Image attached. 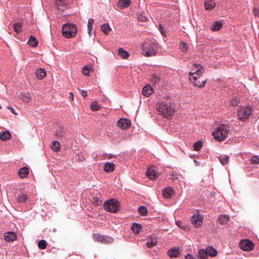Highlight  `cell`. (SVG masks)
Instances as JSON below:
<instances>
[{
    "instance_id": "17",
    "label": "cell",
    "mask_w": 259,
    "mask_h": 259,
    "mask_svg": "<svg viewBox=\"0 0 259 259\" xmlns=\"http://www.w3.org/2000/svg\"><path fill=\"white\" fill-rule=\"evenodd\" d=\"M146 175L149 179L155 180L159 176V171L156 166L150 165L147 168Z\"/></svg>"
},
{
    "instance_id": "7",
    "label": "cell",
    "mask_w": 259,
    "mask_h": 259,
    "mask_svg": "<svg viewBox=\"0 0 259 259\" xmlns=\"http://www.w3.org/2000/svg\"><path fill=\"white\" fill-rule=\"evenodd\" d=\"M82 205L88 215L95 217L99 212L102 203L101 197L94 189L88 190L84 192L82 196Z\"/></svg>"
},
{
    "instance_id": "12",
    "label": "cell",
    "mask_w": 259,
    "mask_h": 259,
    "mask_svg": "<svg viewBox=\"0 0 259 259\" xmlns=\"http://www.w3.org/2000/svg\"><path fill=\"white\" fill-rule=\"evenodd\" d=\"M229 132V130L227 125L221 124L214 129L212 135L216 141L222 142L227 138Z\"/></svg>"
},
{
    "instance_id": "22",
    "label": "cell",
    "mask_w": 259,
    "mask_h": 259,
    "mask_svg": "<svg viewBox=\"0 0 259 259\" xmlns=\"http://www.w3.org/2000/svg\"><path fill=\"white\" fill-rule=\"evenodd\" d=\"M192 222L196 227H199L202 224V217L199 214H194L192 218Z\"/></svg>"
},
{
    "instance_id": "6",
    "label": "cell",
    "mask_w": 259,
    "mask_h": 259,
    "mask_svg": "<svg viewBox=\"0 0 259 259\" xmlns=\"http://www.w3.org/2000/svg\"><path fill=\"white\" fill-rule=\"evenodd\" d=\"M1 229V248L9 249L16 244L21 243L22 238L18 230L13 224L2 225Z\"/></svg>"
},
{
    "instance_id": "27",
    "label": "cell",
    "mask_w": 259,
    "mask_h": 259,
    "mask_svg": "<svg viewBox=\"0 0 259 259\" xmlns=\"http://www.w3.org/2000/svg\"><path fill=\"white\" fill-rule=\"evenodd\" d=\"M204 6L206 10L210 11L215 7V3L213 1H207L204 3Z\"/></svg>"
},
{
    "instance_id": "20",
    "label": "cell",
    "mask_w": 259,
    "mask_h": 259,
    "mask_svg": "<svg viewBox=\"0 0 259 259\" xmlns=\"http://www.w3.org/2000/svg\"><path fill=\"white\" fill-rule=\"evenodd\" d=\"M102 169L106 174H111L113 172L115 169V165L111 162H106L102 166Z\"/></svg>"
},
{
    "instance_id": "31",
    "label": "cell",
    "mask_w": 259,
    "mask_h": 259,
    "mask_svg": "<svg viewBox=\"0 0 259 259\" xmlns=\"http://www.w3.org/2000/svg\"><path fill=\"white\" fill-rule=\"evenodd\" d=\"M38 246L41 250L45 249L47 246V243L44 240H40L38 243Z\"/></svg>"
},
{
    "instance_id": "35",
    "label": "cell",
    "mask_w": 259,
    "mask_h": 259,
    "mask_svg": "<svg viewBox=\"0 0 259 259\" xmlns=\"http://www.w3.org/2000/svg\"><path fill=\"white\" fill-rule=\"evenodd\" d=\"M227 259H241V258H239L236 257H231L227 258Z\"/></svg>"
},
{
    "instance_id": "15",
    "label": "cell",
    "mask_w": 259,
    "mask_h": 259,
    "mask_svg": "<svg viewBox=\"0 0 259 259\" xmlns=\"http://www.w3.org/2000/svg\"><path fill=\"white\" fill-rule=\"evenodd\" d=\"M162 195L163 198L165 200H171L175 197L176 195L175 190L172 187H166L162 190Z\"/></svg>"
},
{
    "instance_id": "14",
    "label": "cell",
    "mask_w": 259,
    "mask_h": 259,
    "mask_svg": "<svg viewBox=\"0 0 259 259\" xmlns=\"http://www.w3.org/2000/svg\"><path fill=\"white\" fill-rule=\"evenodd\" d=\"M195 66L196 69L195 71L192 72H191L189 74L190 79L193 82L196 81L199 78L204 72V69L201 66L196 65Z\"/></svg>"
},
{
    "instance_id": "10",
    "label": "cell",
    "mask_w": 259,
    "mask_h": 259,
    "mask_svg": "<svg viewBox=\"0 0 259 259\" xmlns=\"http://www.w3.org/2000/svg\"><path fill=\"white\" fill-rule=\"evenodd\" d=\"M1 149L3 148L12 147V143L16 142L15 137L9 131L1 128Z\"/></svg>"
},
{
    "instance_id": "4",
    "label": "cell",
    "mask_w": 259,
    "mask_h": 259,
    "mask_svg": "<svg viewBox=\"0 0 259 259\" xmlns=\"http://www.w3.org/2000/svg\"><path fill=\"white\" fill-rule=\"evenodd\" d=\"M6 193L10 204L17 211H29L35 204L36 192L31 184L10 185L6 188Z\"/></svg>"
},
{
    "instance_id": "8",
    "label": "cell",
    "mask_w": 259,
    "mask_h": 259,
    "mask_svg": "<svg viewBox=\"0 0 259 259\" xmlns=\"http://www.w3.org/2000/svg\"><path fill=\"white\" fill-rule=\"evenodd\" d=\"M8 28L13 35L21 40L25 41L29 34L28 20L24 16L13 18L9 24Z\"/></svg>"
},
{
    "instance_id": "18",
    "label": "cell",
    "mask_w": 259,
    "mask_h": 259,
    "mask_svg": "<svg viewBox=\"0 0 259 259\" xmlns=\"http://www.w3.org/2000/svg\"><path fill=\"white\" fill-rule=\"evenodd\" d=\"M117 127L121 130H127L132 126L130 120L125 118H121L117 122Z\"/></svg>"
},
{
    "instance_id": "25",
    "label": "cell",
    "mask_w": 259,
    "mask_h": 259,
    "mask_svg": "<svg viewBox=\"0 0 259 259\" xmlns=\"http://www.w3.org/2000/svg\"><path fill=\"white\" fill-rule=\"evenodd\" d=\"M28 44L31 47H36V46L38 45V39L35 36L32 35L29 39Z\"/></svg>"
},
{
    "instance_id": "23",
    "label": "cell",
    "mask_w": 259,
    "mask_h": 259,
    "mask_svg": "<svg viewBox=\"0 0 259 259\" xmlns=\"http://www.w3.org/2000/svg\"><path fill=\"white\" fill-rule=\"evenodd\" d=\"M153 92L152 87L149 84H147L143 88L142 94L145 97H148L152 95Z\"/></svg>"
},
{
    "instance_id": "13",
    "label": "cell",
    "mask_w": 259,
    "mask_h": 259,
    "mask_svg": "<svg viewBox=\"0 0 259 259\" xmlns=\"http://www.w3.org/2000/svg\"><path fill=\"white\" fill-rule=\"evenodd\" d=\"M252 113L251 107L248 105L245 107H241L237 112V115L239 119L245 121L248 119Z\"/></svg>"
},
{
    "instance_id": "5",
    "label": "cell",
    "mask_w": 259,
    "mask_h": 259,
    "mask_svg": "<svg viewBox=\"0 0 259 259\" xmlns=\"http://www.w3.org/2000/svg\"><path fill=\"white\" fill-rule=\"evenodd\" d=\"M25 75L33 88L42 92L51 89L53 77L49 66L39 61L33 60L25 68Z\"/></svg>"
},
{
    "instance_id": "26",
    "label": "cell",
    "mask_w": 259,
    "mask_h": 259,
    "mask_svg": "<svg viewBox=\"0 0 259 259\" xmlns=\"http://www.w3.org/2000/svg\"><path fill=\"white\" fill-rule=\"evenodd\" d=\"M100 30L105 35H107L111 30L108 24L104 23L100 26Z\"/></svg>"
},
{
    "instance_id": "19",
    "label": "cell",
    "mask_w": 259,
    "mask_h": 259,
    "mask_svg": "<svg viewBox=\"0 0 259 259\" xmlns=\"http://www.w3.org/2000/svg\"><path fill=\"white\" fill-rule=\"evenodd\" d=\"M181 252L179 247H172L168 250L167 253L170 258H176L180 256Z\"/></svg>"
},
{
    "instance_id": "9",
    "label": "cell",
    "mask_w": 259,
    "mask_h": 259,
    "mask_svg": "<svg viewBox=\"0 0 259 259\" xmlns=\"http://www.w3.org/2000/svg\"><path fill=\"white\" fill-rule=\"evenodd\" d=\"M48 5L46 4L47 12L49 16H56L60 13L69 9L73 7V3L76 1H46Z\"/></svg>"
},
{
    "instance_id": "24",
    "label": "cell",
    "mask_w": 259,
    "mask_h": 259,
    "mask_svg": "<svg viewBox=\"0 0 259 259\" xmlns=\"http://www.w3.org/2000/svg\"><path fill=\"white\" fill-rule=\"evenodd\" d=\"M198 259H209L208 255L205 248H201L197 252Z\"/></svg>"
},
{
    "instance_id": "28",
    "label": "cell",
    "mask_w": 259,
    "mask_h": 259,
    "mask_svg": "<svg viewBox=\"0 0 259 259\" xmlns=\"http://www.w3.org/2000/svg\"><path fill=\"white\" fill-rule=\"evenodd\" d=\"M131 4V2L129 1H119L117 2V7L121 8H126L128 7Z\"/></svg>"
},
{
    "instance_id": "29",
    "label": "cell",
    "mask_w": 259,
    "mask_h": 259,
    "mask_svg": "<svg viewBox=\"0 0 259 259\" xmlns=\"http://www.w3.org/2000/svg\"><path fill=\"white\" fill-rule=\"evenodd\" d=\"M223 26V23L221 21H217L214 23L211 26L212 31H215L220 30Z\"/></svg>"
},
{
    "instance_id": "32",
    "label": "cell",
    "mask_w": 259,
    "mask_h": 259,
    "mask_svg": "<svg viewBox=\"0 0 259 259\" xmlns=\"http://www.w3.org/2000/svg\"><path fill=\"white\" fill-rule=\"evenodd\" d=\"M139 212L141 215H145L148 213L147 208L144 206H141L139 208Z\"/></svg>"
},
{
    "instance_id": "21",
    "label": "cell",
    "mask_w": 259,
    "mask_h": 259,
    "mask_svg": "<svg viewBox=\"0 0 259 259\" xmlns=\"http://www.w3.org/2000/svg\"><path fill=\"white\" fill-rule=\"evenodd\" d=\"M209 258H215L218 255V251L214 247L208 246L205 248Z\"/></svg>"
},
{
    "instance_id": "34",
    "label": "cell",
    "mask_w": 259,
    "mask_h": 259,
    "mask_svg": "<svg viewBox=\"0 0 259 259\" xmlns=\"http://www.w3.org/2000/svg\"><path fill=\"white\" fill-rule=\"evenodd\" d=\"M185 259H196L195 257L190 254H187L185 257Z\"/></svg>"
},
{
    "instance_id": "30",
    "label": "cell",
    "mask_w": 259,
    "mask_h": 259,
    "mask_svg": "<svg viewBox=\"0 0 259 259\" xmlns=\"http://www.w3.org/2000/svg\"><path fill=\"white\" fill-rule=\"evenodd\" d=\"M118 54L121 58L124 59H126L129 56V54L121 48L118 50Z\"/></svg>"
},
{
    "instance_id": "16",
    "label": "cell",
    "mask_w": 259,
    "mask_h": 259,
    "mask_svg": "<svg viewBox=\"0 0 259 259\" xmlns=\"http://www.w3.org/2000/svg\"><path fill=\"white\" fill-rule=\"evenodd\" d=\"M143 54L146 56H151L156 53V49L154 45L148 42L144 43L142 45Z\"/></svg>"
},
{
    "instance_id": "2",
    "label": "cell",
    "mask_w": 259,
    "mask_h": 259,
    "mask_svg": "<svg viewBox=\"0 0 259 259\" xmlns=\"http://www.w3.org/2000/svg\"><path fill=\"white\" fill-rule=\"evenodd\" d=\"M69 57L70 62L67 64L74 82L80 87H89L95 84L97 69L94 56L79 53Z\"/></svg>"
},
{
    "instance_id": "11",
    "label": "cell",
    "mask_w": 259,
    "mask_h": 259,
    "mask_svg": "<svg viewBox=\"0 0 259 259\" xmlns=\"http://www.w3.org/2000/svg\"><path fill=\"white\" fill-rule=\"evenodd\" d=\"M103 206L105 210L111 213H117L121 208L120 202L114 198L107 199L103 203Z\"/></svg>"
},
{
    "instance_id": "33",
    "label": "cell",
    "mask_w": 259,
    "mask_h": 259,
    "mask_svg": "<svg viewBox=\"0 0 259 259\" xmlns=\"http://www.w3.org/2000/svg\"><path fill=\"white\" fill-rule=\"evenodd\" d=\"M202 145V143L201 142L199 141L197 142L194 145V149L195 151H199L200 148H201Z\"/></svg>"
},
{
    "instance_id": "3",
    "label": "cell",
    "mask_w": 259,
    "mask_h": 259,
    "mask_svg": "<svg viewBox=\"0 0 259 259\" xmlns=\"http://www.w3.org/2000/svg\"><path fill=\"white\" fill-rule=\"evenodd\" d=\"M229 245L235 254L247 257H259V240L247 227L237 228L231 236Z\"/></svg>"
},
{
    "instance_id": "1",
    "label": "cell",
    "mask_w": 259,
    "mask_h": 259,
    "mask_svg": "<svg viewBox=\"0 0 259 259\" xmlns=\"http://www.w3.org/2000/svg\"><path fill=\"white\" fill-rule=\"evenodd\" d=\"M82 21L79 14L62 16L51 24L52 43L61 51L74 50L82 39Z\"/></svg>"
}]
</instances>
